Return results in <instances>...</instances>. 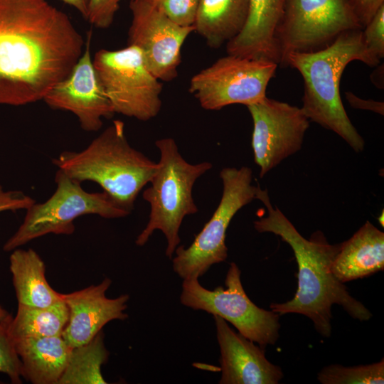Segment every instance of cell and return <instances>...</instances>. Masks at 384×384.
<instances>
[{"instance_id":"21","label":"cell","mask_w":384,"mask_h":384,"mask_svg":"<svg viewBox=\"0 0 384 384\" xmlns=\"http://www.w3.org/2000/svg\"><path fill=\"white\" fill-rule=\"evenodd\" d=\"M9 257L18 304L46 307L62 300V294L53 289L46 278V266L33 249H16Z\"/></svg>"},{"instance_id":"1","label":"cell","mask_w":384,"mask_h":384,"mask_svg":"<svg viewBox=\"0 0 384 384\" xmlns=\"http://www.w3.org/2000/svg\"><path fill=\"white\" fill-rule=\"evenodd\" d=\"M84 40L47 0H0V105L41 100L68 75Z\"/></svg>"},{"instance_id":"29","label":"cell","mask_w":384,"mask_h":384,"mask_svg":"<svg viewBox=\"0 0 384 384\" xmlns=\"http://www.w3.org/2000/svg\"><path fill=\"white\" fill-rule=\"evenodd\" d=\"M35 200L20 191H6L0 186V213L26 210Z\"/></svg>"},{"instance_id":"4","label":"cell","mask_w":384,"mask_h":384,"mask_svg":"<svg viewBox=\"0 0 384 384\" xmlns=\"http://www.w3.org/2000/svg\"><path fill=\"white\" fill-rule=\"evenodd\" d=\"M53 163L75 181L97 183L117 205L129 213L158 166L129 144L124 123L118 119L82 150L63 151Z\"/></svg>"},{"instance_id":"10","label":"cell","mask_w":384,"mask_h":384,"mask_svg":"<svg viewBox=\"0 0 384 384\" xmlns=\"http://www.w3.org/2000/svg\"><path fill=\"white\" fill-rule=\"evenodd\" d=\"M355 29L362 28L350 0H285L275 33L279 65L289 53L321 50Z\"/></svg>"},{"instance_id":"24","label":"cell","mask_w":384,"mask_h":384,"mask_svg":"<svg viewBox=\"0 0 384 384\" xmlns=\"http://www.w3.org/2000/svg\"><path fill=\"white\" fill-rule=\"evenodd\" d=\"M322 384H383L384 383V359L371 364L346 367L331 364L318 373Z\"/></svg>"},{"instance_id":"17","label":"cell","mask_w":384,"mask_h":384,"mask_svg":"<svg viewBox=\"0 0 384 384\" xmlns=\"http://www.w3.org/2000/svg\"><path fill=\"white\" fill-rule=\"evenodd\" d=\"M285 0H250V11L242 31L226 43L228 55L270 60L279 65L275 33Z\"/></svg>"},{"instance_id":"19","label":"cell","mask_w":384,"mask_h":384,"mask_svg":"<svg viewBox=\"0 0 384 384\" xmlns=\"http://www.w3.org/2000/svg\"><path fill=\"white\" fill-rule=\"evenodd\" d=\"M22 377L33 384H58L72 348L61 336L12 339Z\"/></svg>"},{"instance_id":"31","label":"cell","mask_w":384,"mask_h":384,"mask_svg":"<svg viewBox=\"0 0 384 384\" xmlns=\"http://www.w3.org/2000/svg\"><path fill=\"white\" fill-rule=\"evenodd\" d=\"M346 98L352 107L373 111L383 115L384 104L383 102L373 100H363L351 92H345Z\"/></svg>"},{"instance_id":"22","label":"cell","mask_w":384,"mask_h":384,"mask_svg":"<svg viewBox=\"0 0 384 384\" xmlns=\"http://www.w3.org/2000/svg\"><path fill=\"white\" fill-rule=\"evenodd\" d=\"M68 317V308L63 299L46 307L18 304L16 315L8 323V331L11 339L61 336Z\"/></svg>"},{"instance_id":"3","label":"cell","mask_w":384,"mask_h":384,"mask_svg":"<svg viewBox=\"0 0 384 384\" xmlns=\"http://www.w3.org/2000/svg\"><path fill=\"white\" fill-rule=\"evenodd\" d=\"M376 66L380 60L366 46L363 29L346 31L329 46L313 52L288 53L281 65L297 69L304 82L302 107L306 116L341 137L356 152L365 142L351 122L340 96V82L349 63Z\"/></svg>"},{"instance_id":"9","label":"cell","mask_w":384,"mask_h":384,"mask_svg":"<svg viewBox=\"0 0 384 384\" xmlns=\"http://www.w3.org/2000/svg\"><path fill=\"white\" fill-rule=\"evenodd\" d=\"M114 113L148 121L160 112L162 85L147 68L136 46L98 50L92 60Z\"/></svg>"},{"instance_id":"28","label":"cell","mask_w":384,"mask_h":384,"mask_svg":"<svg viewBox=\"0 0 384 384\" xmlns=\"http://www.w3.org/2000/svg\"><path fill=\"white\" fill-rule=\"evenodd\" d=\"M122 0H89L86 20L96 28L110 27Z\"/></svg>"},{"instance_id":"30","label":"cell","mask_w":384,"mask_h":384,"mask_svg":"<svg viewBox=\"0 0 384 384\" xmlns=\"http://www.w3.org/2000/svg\"><path fill=\"white\" fill-rule=\"evenodd\" d=\"M352 11L362 29L370 22L384 0H350Z\"/></svg>"},{"instance_id":"32","label":"cell","mask_w":384,"mask_h":384,"mask_svg":"<svg viewBox=\"0 0 384 384\" xmlns=\"http://www.w3.org/2000/svg\"><path fill=\"white\" fill-rule=\"evenodd\" d=\"M75 9L85 19L87 18L89 0H61Z\"/></svg>"},{"instance_id":"2","label":"cell","mask_w":384,"mask_h":384,"mask_svg":"<svg viewBox=\"0 0 384 384\" xmlns=\"http://www.w3.org/2000/svg\"><path fill=\"white\" fill-rule=\"evenodd\" d=\"M256 199L265 206L267 215L254 221L255 229L280 237L292 249L298 265V287L294 297L283 303H272L271 310L279 315H304L311 320L316 331L326 338L331 335L334 304L341 306L353 319L369 320L371 312L351 295L347 287L331 272L340 244H330L320 230L309 239L303 237L282 212L272 206L267 191L260 186Z\"/></svg>"},{"instance_id":"13","label":"cell","mask_w":384,"mask_h":384,"mask_svg":"<svg viewBox=\"0 0 384 384\" xmlns=\"http://www.w3.org/2000/svg\"><path fill=\"white\" fill-rule=\"evenodd\" d=\"M132 19L128 45L142 52L149 70L159 80L169 82L177 77L182 46L195 28L181 26L165 16L147 0H131Z\"/></svg>"},{"instance_id":"25","label":"cell","mask_w":384,"mask_h":384,"mask_svg":"<svg viewBox=\"0 0 384 384\" xmlns=\"http://www.w3.org/2000/svg\"><path fill=\"white\" fill-rule=\"evenodd\" d=\"M11 315L0 320V373L6 375L12 383H21V363L8 331Z\"/></svg>"},{"instance_id":"12","label":"cell","mask_w":384,"mask_h":384,"mask_svg":"<svg viewBox=\"0 0 384 384\" xmlns=\"http://www.w3.org/2000/svg\"><path fill=\"white\" fill-rule=\"evenodd\" d=\"M247 107L253 122L254 160L262 178L302 149L309 119L302 107L267 97Z\"/></svg>"},{"instance_id":"14","label":"cell","mask_w":384,"mask_h":384,"mask_svg":"<svg viewBox=\"0 0 384 384\" xmlns=\"http://www.w3.org/2000/svg\"><path fill=\"white\" fill-rule=\"evenodd\" d=\"M91 36L90 31L85 50L70 73L51 87L43 100L53 109L74 114L83 130L97 132L102 127V119H110L115 113L93 65Z\"/></svg>"},{"instance_id":"6","label":"cell","mask_w":384,"mask_h":384,"mask_svg":"<svg viewBox=\"0 0 384 384\" xmlns=\"http://www.w3.org/2000/svg\"><path fill=\"white\" fill-rule=\"evenodd\" d=\"M55 181L56 189L48 200L35 202L26 210L22 223L4 243V251L11 252L48 234L71 235L75 230L74 220L82 215L119 218L130 214L105 191H86L80 182L70 178L59 169Z\"/></svg>"},{"instance_id":"18","label":"cell","mask_w":384,"mask_h":384,"mask_svg":"<svg viewBox=\"0 0 384 384\" xmlns=\"http://www.w3.org/2000/svg\"><path fill=\"white\" fill-rule=\"evenodd\" d=\"M384 268V233L369 221L340 243L331 272L345 283L368 277Z\"/></svg>"},{"instance_id":"15","label":"cell","mask_w":384,"mask_h":384,"mask_svg":"<svg viewBox=\"0 0 384 384\" xmlns=\"http://www.w3.org/2000/svg\"><path fill=\"white\" fill-rule=\"evenodd\" d=\"M112 281L105 278L100 284L68 294H62L69 317L62 336L71 348L90 341L102 327L112 320H124L128 294L107 297Z\"/></svg>"},{"instance_id":"34","label":"cell","mask_w":384,"mask_h":384,"mask_svg":"<svg viewBox=\"0 0 384 384\" xmlns=\"http://www.w3.org/2000/svg\"><path fill=\"white\" fill-rule=\"evenodd\" d=\"M379 223L382 224V226H383V213H382L381 215L378 218Z\"/></svg>"},{"instance_id":"27","label":"cell","mask_w":384,"mask_h":384,"mask_svg":"<svg viewBox=\"0 0 384 384\" xmlns=\"http://www.w3.org/2000/svg\"><path fill=\"white\" fill-rule=\"evenodd\" d=\"M363 38L368 50L381 60L384 56V5L363 28Z\"/></svg>"},{"instance_id":"33","label":"cell","mask_w":384,"mask_h":384,"mask_svg":"<svg viewBox=\"0 0 384 384\" xmlns=\"http://www.w3.org/2000/svg\"><path fill=\"white\" fill-rule=\"evenodd\" d=\"M11 316L0 304V320H4Z\"/></svg>"},{"instance_id":"23","label":"cell","mask_w":384,"mask_h":384,"mask_svg":"<svg viewBox=\"0 0 384 384\" xmlns=\"http://www.w3.org/2000/svg\"><path fill=\"white\" fill-rule=\"evenodd\" d=\"M109 352L100 331L88 343L72 348L67 366L58 384H104L101 367Z\"/></svg>"},{"instance_id":"26","label":"cell","mask_w":384,"mask_h":384,"mask_svg":"<svg viewBox=\"0 0 384 384\" xmlns=\"http://www.w3.org/2000/svg\"><path fill=\"white\" fill-rule=\"evenodd\" d=\"M181 26L194 24L199 0H147Z\"/></svg>"},{"instance_id":"20","label":"cell","mask_w":384,"mask_h":384,"mask_svg":"<svg viewBox=\"0 0 384 384\" xmlns=\"http://www.w3.org/2000/svg\"><path fill=\"white\" fill-rule=\"evenodd\" d=\"M250 0H199L193 26L212 48L237 36L248 18Z\"/></svg>"},{"instance_id":"5","label":"cell","mask_w":384,"mask_h":384,"mask_svg":"<svg viewBox=\"0 0 384 384\" xmlns=\"http://www.w3.org/2000/svg\"><path fill=\"white\" fill-rule=\"evenodd\" d=\"M155 144L160 159L149 187L142 194L150 205L149 218L135 243L144 245L153 233L159 230L167 241L166 256L172 259L181 242L179 229L183 218L198 210L192 194L194 183L213 165L208 161L188 163L179 153L172 138L158 139Z\"/></svg>"},{"instance_id":"11","label":"cell","mask_w":384,"mask_h":384,"mask_svg":"<svg viewBox=\"0 0 384 384\" xmlns=\"http://www.w3.org/2000/svg\"><path fill=\"white\" fill-rule=\"evenodd\" d=\"M278 64L266 60L228 55L193 75L189 92L207 110L225 106H246L265 99Z\"/></svg>"},{"instance_id":"8","label":"cell","mask_w":384,"mask_h":384,"mask_svg":"<svg viewBox=\"0 0 384 384\" xmlns=\"http://www.w3.org/2000/svg\"><path fill=\"white\" fill-rule=\"evenodd\" d=\"M241 271L235 262L226 274V288L213 290L203 287L198 279H183L181 303L202 310L230 322L238 333L265 348L274 345L279 337V316L255 304L248 297L240 279Z\"/></svg>"},{"instance_id":"7","label":"cell","mask_w":384,"mask_h":384,"mask_svg":"<svg viewBox=\"0 0 384 384\" xmlns=\"http://www.w3.org/2000/svg\"><path fill=\"white\" fill-rule=\"evenodd\" d=\"M220 177L223 193L210 219L188 247L180 245L174 252L173 270L183 280L198 279L213 265L225 261V238L229 224L238 210L256 199L259 186L252 183L250 168H223Z\"/></svg>"},{"instance_id":"16","label":"cell","mask_w":384,"mask_h":384,"mask_svg":"<svg viewBox=\"0 0 384 384\" xmlns=\"http://www.w3.org/2000/svg\"><path fill=\"white\" fill-rule=\"evenodd\" d=\"M220 348V384H277L281 368L270 362L265 348L233 330L226 321L213 316Z\"/></svg>"}]
</instances>
